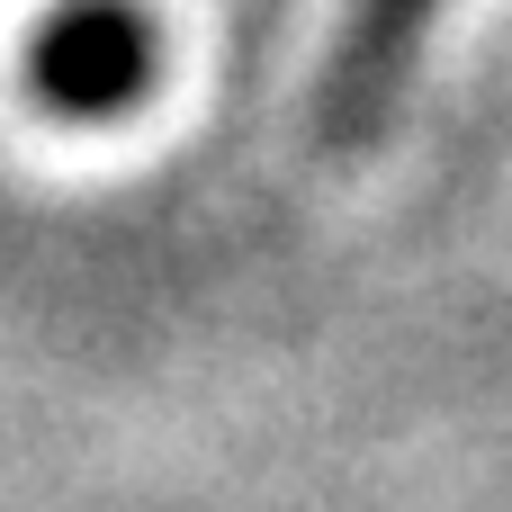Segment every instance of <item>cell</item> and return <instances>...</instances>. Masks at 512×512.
Instances as JSON below:
<instances>
[{
	"label": "cell",
	"instance_id": "6da1fadb",
	"mask_svg": "<svg viewBox=\"0 0 512 512\" xmlns=\"http://www.w3.org/2000/svg\"><path fill=\"white\" fill-rule=\"evenodd\" d=\"M153 18L135 0H63L27 45V90L54 117H126L153 90Z\"/></svg>",
	"mask_w": 512,
	"mask_h": 512
},
{
	"label": "cell",
	"instance_id": "7a4b0ae2",
	"mask_svg": "<svg viewBox=\"0 0 512 512\" xmlns=\"http://www.w3.org/2000/svg\"><path fill=\"white\" fill-rule=\"evenodd\" d=\"M432 18H441V0H351L342 36L324 54V135L333 144L378 135V117L396 108V90H405L414 54H423Z\"/></svg>",
	"mask_w": 512,
	"mask_h": 512
}]
</instances>
